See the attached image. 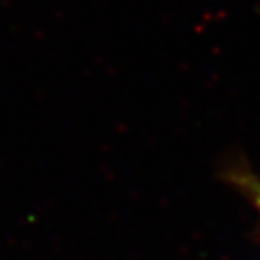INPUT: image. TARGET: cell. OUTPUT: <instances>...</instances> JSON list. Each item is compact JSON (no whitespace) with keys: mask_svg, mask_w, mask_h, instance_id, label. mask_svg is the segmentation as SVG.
Listing matches in <instances>:
<instances>
[{"mask_svg":"<svg viewBox=\"0 0 260 260\" xmlns=\"http://www.w3.org/2000/svg\"><path fill=\"white\" fill-rule=\"evenodd\" d=\"M239 184L244 188V190H248L249 197H251V201L256 204V208L260 210V181L256 177H253V175H248V174H242V177H240Z\"/></svg>","mask_w":260,"mask_h":260,"instance_id":"6da1fadb","label":"cell"}]
</instances>
